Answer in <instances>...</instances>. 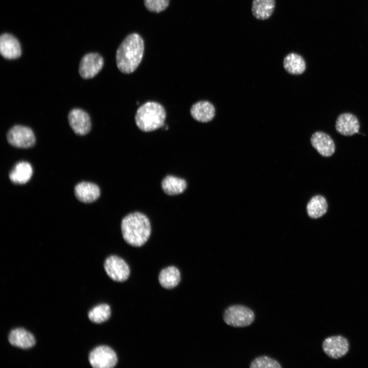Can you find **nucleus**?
Segmentation results:
<instances>
[{"label":"nucleus","instance_id":"obj_1","mask_svg":"<svg viewBox=\"0 0 368 368\" xmlns=\"http://www.w3.org/2000/svg\"><path fill=\"white\" fill-rule=\"evenodd\" d=\"M144 52V41L141 36L133 33L128 34L118 48L116 61L119 70L123 73L130 74L141 63Z\"/></svg>","mask_w":368,"mask_h":368},{"label":"nucleus","instance_id":"obj_2","mask_svg":"<svg viewBox=\"0 0 368 368\" xmlns=\"http://www.w3.org/2000/svg\"><path fill=\"white\" fill-rule=\"evenodd\" d=\"M121 231L123 237L128 244L139 247L147 241L151 229L147 217L141 213L134 212L123 219Z\"/></svg>","mask_w":368,"mask_h":368},{"label":"nucleus","instance_id":"obj_3","mask_svg":"<svg viewBox=\"0 0 368 368\" xmlns=\"http://www.w3.org/2000/svg\"><path fill=\"white\" fill-rule=\"evenodd\" d=\"M166 118L165 109L160 104L148 101L137 109L135 115V121L141 130L150 132L163 127Z\"/></svg>","mask_w":368,"mask_h":368},{"label":"nucleus","instance_id":"obj_4","mask_svg":"<svg viewBox=\"0 0 368 368\" xmlns=\"http://www.w3.org/2000/svg\"><path fill=\"white\" fill-rule=\"evenodd\" d=\"M225 323L235 328H243L251 325L255 319L254 311L243 305H233L227 307L223 314Z\"/></svg>","mask_w":368,"mask_h":368},{"label":"nucleus","instance_id":"obj_5","mask_svg":"<svg viewBox=\"0 0 368 368\" xmlns=\"http://www.w3.org/2000/svg\"><path fill=\"white\" fill-rule=\"evenodd\" d=\"M7 139L10 145L19 148L32 147L36 142L33 130L21 125H16L11 127L7 134Z\"/></svg>","mask_w":368,"mask_h":368},{"label":"nucleus","instance_id":"obj_6","mask_svg":"<svg viewBox=\"0 0 368 368\" xmlns=\"http://www.w3.org/2000/svg\"><path fill=\"white\" fill-rule=\"evenodd\" d=\"M90 365L95 368H111L118 361L115 352L106 346L95 348L89 353L88 357Z\"/></svg>","mask_w":368,"mask_h":368},{"label":"nucleus","instance_id":"obj_7","mask_svg":"<svg viewBox=\"0 0 368 368\" xmlns=\"http://www.w3.org/2000/svg\"><path fill=\"white\" fill-rule=\"evenodd\" d=\"M104 65L102 56L97 53H89L84 55L81 59L79 73L84 79H90L96 76L102 70Z\"/></svg>","mask_w":368,"mask_h":368},{"label":"nucleus","instance_id":"obj_8","mask_svg":"<svg viewBox=\"0 0 368 368\" xmlns=\"http://www.w3.org/2000/svg\"><path fill=\"white\" fill-rule=\"evenodd\" d=\"M350 344L348 340L342 336L336 335L326 338L323 342L324 352L333 359H339L349 352Z\"/></svg>","mask_w":368,"mask_h":368},{"label":"nucleus","instance_id":"obj_9","mask_svg":"<svg viewBox=\"0 0 368 368\" xmlns=\"http://www.w3.org/2000/svg\"><path fill=\"white\" fill-rule=\"evenodd\" d=\"M107 275L112 280L117 282L126 280L130 274V269L126 262L117 256L107 258L104 264Z\"/></svg>","mask_w":368,"mask_h":368},{"label":"nucleus","instance_id":"obj_10","mask_svg":"<svg viewBox=\"0 0 368 368\" xmlns=\"http://www.w3.org/2000/svg\"><path fill=\"white\" fill-rule=\"evenodd\" d=\"M69 125L77 135H84L91 129V123L89 114L80 108L72 109L68 114Z\"/></svg>","mask_w":368,"mask_h":368},{"label":"nucleus","instance_id":"obj_11","mask_svg":"<svg viewBox=\"0 0 368 368\" xmlns=\"http://www.w3.org/2000/svg\"><path fill=\"white\" fill-rule=\"evenodd\" d=\"M0 53L7 59H16L20 57L21 55V48L18 39L9 33H4L1 34Z\"/></svg>","mask_w":368,"mask_h":368},{"label":"nucleus","instance_id":"obj_12","mask_svg":"<svg viewBox=\"0 0 368 368\" xmlns=\"http://www.w3.org/2000/svg\"><path fill=\"white\" fill-rule=\"evenodd\" d=\"M310 142L313 147L322 156L329 157L332 155L335 150V146L329 135L322 131L314 133Z\"/></svg>","mask_w":368,"mask_h":368},{"label":"nucleus","instance_id":"obj_13","mask_svg":"<svg viewBox=\"0 0 368 368\" xmlns=\"http://www.w3.org/2000/svg\"><path fill=\"white\" fill-rule=\"evenodd\" d=\"M336 131L344 136H351L359 132V122L357 118L351 113L340 114L336 121Z\"/></svg>","mask_w":368,"mask_h":368},{"label":"nucleus","instance_id":"obj_14","mask_svg":"<svg viewBox=\"0 0 368 368\" xmlns=\"http://www.w3.org/2000/svg\"><path fill=\"white\" fill-rule=\"evenodd\" d=\"M8 340L12 346L23 349L31 348L35 344L33 335L21 328L12 330L9 334Z\"/></svg>","mask_w":368,"mask_h":368},{"label":"nucleus","instance_id":"obj_15","mask_svg":"<svg viewBox=\"0 0 368 368\" xmlns=\"http://www.w3.org/2000/svg\"><path fill=\"white\" fill-rule=\"evenodd\" d=\"M190 113L195 120L202 123H206L212 121L214 118L215 109L210 102L200 101L192 106Z\"/></svg>","mask_w":368,"mask_h":368},{"label":"nucleus","instance_id":"obj_16","mask_svg":"<svg viewBox=\"0 0 368 368\" xmlns=\"http://www.w3.org/2000/svg\"><path fill=\"white\" fill-rule=\"evenodd\" d=\"M77 198L84 203H90L97 200L100 195L99 187L89 182H81L75 188Z\"/></svg>","mask_w":368,"mask_h":368},{"label":"nucleus","instance_id":"obj_17","mask_svg":"<svg viewBox=\"0 0 368 368\" xmlns=\"http://www.w3.org/2000/svg\"><path fill=\"white\" fill-rule=\"evenodd\" d=\"M33 174L31 165L25 161L17 163L9 173L11 181L16 184H24L31 178Z\"/></svg>","mask_w":368,"mask_h":368},{"label":"nucleus","instance_id":"obj_18","mask_svg":"<svg viewBox=\"0 0 368 368\" xmlns=\"http://www.w3.org/2000/svg\"><path fill=\"white\" fill-rule=\"evenodd\" d=\"M275 6V0H253L251 12L257 19H267L272 14Z\"/></svg>","mask_w":368,"mask_h":368},{"label":"nucleus","instance_id":"obj_19","mask_svg":"<svg viewBox=\"0 0 368 368\" xmlns=\"http://www.w3.org/2000/svg\"><path fill=\"white\" fill-rule=\"evenodd\" d=\"M283 66L287 72L292 75L303 74L306 67L304 58L299 54L291 53L283 60Z\"/></svg>","mask_w":368,"mask_h":368},{"label":"nucleus","instance_id":"obj_20","mask_svg":"<svg viewBox=\"0 0 368 368\" xmlns=\"http://www.w3.org/2000/svg\"><path fill=\"white\" fill-rule=\"evenodd\" d=\"M162 188L165 193L169 195L182 193L187 188V182L183 179L168 175L162 181Z\"/></svg>","mask_w":368,"mask_h":368},{"label":"nucleus","instance_id":"obj_21","mask_svg":"<svg viewBox=\"0 0 368 368\" xmlns=\"http://www.w3.org/2000/svg\"><path fill=\"white\" fill-rule=\"evenodd\" d=\"M160 285L166 289H171L178 285L180 280L179 270L174 266H169L163 269L158 277Z\"/></svg>","mask_w":368,"mask_h":368},{"label":"nucleus","instance_id":"obj_22","mask_svg":"<svg viewBox=\"0 0 368 368\" xmlns=\"http://www.w3.org/2000/svg\"><path fill=\"white\" fill-rule=\"evenodd\" d=\"M328 205L326 199L322 196L313 197L307 205V211L309 216L317 219L323 216L327 211Z\"/></svg>","mask_w":368,"mask_h":368},{"label":"nucleus","instance_id":"obj_23","mask_svg":"<svg viewBox=\"0 0 368 368\" xmlns=\"http://www.w3.org/2000/svg\"><path fill=\"white\" fill-rule=\"evenodd\" d=\"M111 315L109 306L106 304L99 305L92 309L88 313L89 320L95 323L100 324L108 320Z\"/></svg>","mask_w":368,"mask_h":368},{"label":"nucleus","instance_id":"obj_24","mask_svg":"<svg viewBox=\"0 0 368 368\" xmlns=\"http://www.w3.org/2000/svg\"><path fill=\"white\" fill-rule=\"evenodd\" d=\"M250 368H281L280 363L275 359L267 356H259L250 363Z\"/></svg>","mask_w":368,"mask_h":368},{"label":"nucleus","instance_id":"obj_25","mask_svg":"<svg viewBox=\"0 0 368 368\" xmlns=\"http://www.w3.org/2000/svg\"><path fill=\"white\" fill-rule=\"evenodd\" d=\"M146 8L149 11L160 13L169 5L170 0H143Z\"/></svg>","mask_w":368,"mask_h":368}]
</instances>
